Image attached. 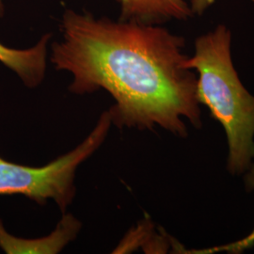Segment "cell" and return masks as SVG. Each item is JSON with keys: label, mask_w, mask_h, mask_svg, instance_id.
<instances>
[{"label": "cell", "mask_w": 254, "mask_h": 254, "mask_svg": "<svg viewBox=\"0 0 254 254\" xmlns=\"http://www.w3.org/2000/svg\"><path fill=\"white\" fill-rule=\"evenodd\" d=\"M61 31L62 40L51 47L55 69L72 74V93L110 94L112 125L141 131L159 127L183 138L189 136L185 119L201 127L198 77L184 65L189 57L183 37L73 9L65 10Z\"/></svg>", "instance_id": "cell-1"}, {"label": "cell", "mask_w": 254, "mask_h": 254, "mask_svg": "<svg viewBox=\"0 0 254 254\" xmlns=\"http://www.w3.org/2000/svg\"><path fill=\"white\" fill-rule=\"evenodd\" d=\"M232 34L225 25L198 37L195 54L185 67L199 76L197 95L200 104L223 127L227 136V169L241 174L254 158V96L244 87L234 66L231 52Z\"/></svg>", "instance_id": "cell-2"}, {"label": "cell", "mask_w": 254, "mask_h": 254, "mask_svg": "<svg viewBox=\"0 0 254 254\" xmlns=\"http://www.w3.org/2000/svg\"><path fill=\"white\" fill-rule=\"evenodd\" d=\"M111 126L109 111H104L79 145L43 167L23 166L0 157V195H23L39 205L52 200L64 215L75 197L77 168L100 148Z\"/></svg>", "instance_id": "cell-3"}, {"label": "cell", "mask_w": 254, "mask_h": 254, "mask_svg": "<svg viewBox=\"0 0 254 254\" xmlns=\"http://www.w3.org/2000/svg\"><path fill=\"white\" fill-rule=\"evenodd\" d=\"M81 227V222L77 218L72 214L65 213L49 236L26 239L9 235L0 220V248L9 254H60L77 237Z\"/></svg>", "instance_id": "cell-4"}, {"label": "cell", "mask_w": 254, "mask_h": 254, "mask_svg": "<svg viewBox=\"0 0 254 254\" xmlns=\"http://www.w3.org/2000/svg\"><path fill=\"white\" fill-rule=\"evenodd\" d=\"M50 39L51 34L46 33L35 46L27 49L10 48L0 43V63L16 73L27 88H36L46 76Z\"/></svg>", "instance_id": "cell-5"}, {"label": "cell", "mask_w": 254, "mask_h": 254, "mask_svg": "<svg viewBox=\"0 0 254 254\" xmlns=\"http://www.w3.org/2000/svg\"><path fill=\"white\" fill-rule=\"evenodd\" d=\"M120 20L156 25L168 20H188L194 14L185 0H117Z\"/></svg>", "instance_id": "cell-6"}, {"label": "cell", "mask_w": 254, "mask_h": 254, "mask_svg": "<svg viewBox=\"0 0 254 254\" xmlns=\"http://www.w3.org/2000/svg\"><path fill=\"white\" fill-rule=\"evenodd\" d=\"M246 190L248 191L254 190V164L252 163L250 168L247 170V173L244 177ZM254 246V230L244 238H242L239 241L229 243L226 245L218 246L213 247L209 249L203 250H186L184 249L182 251V254H217V253H228V254H241L246 250L251 249Z\"/></svg>", "instance_id": "cell-7"}, {"label": "cell", "mask_w": 254, "mask_h": 254, "mask_svg": "<svg viewBox=\"0 0 254 254\" xmlns=\"http://www.w3.org/2000/svg\"><path fill=\"white\" fill-rule=\"evenodd\" d=\"M215 2L216 0H190V6L193 14L202 15Z\"/></svg>", "instance_id": "cell-8"}, {"label": "cell", "mask_w": 254, "mask_h": 254, "mask_svg": "<svg viewBox=\"0 0 254 254\" xmlns=\"http://www.w3.org/2000/svg\"><path fill=\"white\" fill-rule=\"evenodd\" d=\"M3 14V3L2 0H0V15Z\"/></svg>", "instance_id": "cell-9"}]
</instances>
